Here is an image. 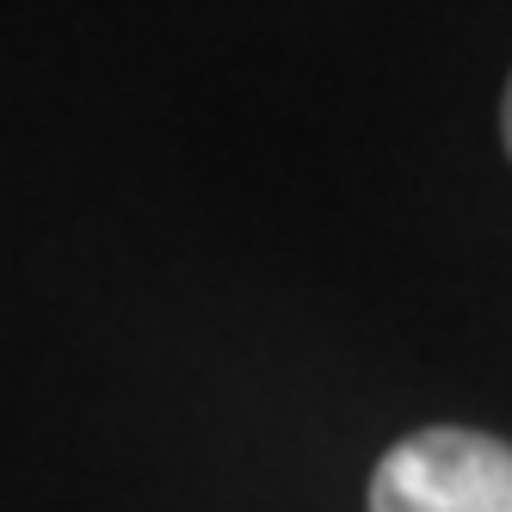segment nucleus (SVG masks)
I'll use <instances>...</instances> for the list:
<instances>
[{
  "label": "nucleus",
  "instance_id": "f03ea898",
  "mask_svg": "<svg viewBox=\"0 0 512 512\" xmlns=\"http://www.w3.org/2000/svg\"><path fill=\"white\" fill-rule=\"evenodd\" d=\"M500 130H506V155H512V87H506V112H500Z\"/></svg>",
  "mask_w": 512,
  "mask_h": 512
},
{
  "label": "nucleus",
  "instance_id": "f257e3e1",
  "mask_svg": "<svg viewBox=\"0 0 512 512\" xmlns=\"http://www.w3.org/2000/svg\"><path fill=\"white\" fill-rule=\"evenodd\" d=\"M371 512H512V445L463 426L408 432L371 475Z\"/></svg>",
  "mask_w": 512,
  "mask_h": 512
}]
</instances>
